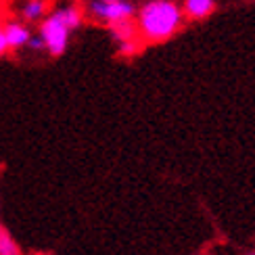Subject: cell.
I'll list each match as a JSON object with an SVG mask.
<instances>
[{"instance_id": "cell-1", "label": "cell", "mask_w": 255, "mask_h": 255, "mask_svg": "<svg viewBox=\"0 0 255 255\" xmlns=\"http://www.w3.org/2000/svg\"><path fill=\"white\" fill-rule=\"evenodd\" d=\"M138 31L144 42H165L172 38L184 23V13L176 0H146L136 10Z\"/></svg>"}, {"instance_id": "cell-2", "label": "cell", "mask_w": 255, "mask_h": 255, "mask_svg": "<svg viewBox=\"0 0 255 255\" xmlns=\"http://www.w3.org/2000/svg\"><path fill=\"white\" fill-rule=\"evenodd\" d=\"M38 34L44 38V44H46V50H48L50 57H61L69 46L71 29L67 27L65 21L59 17L57 10H52L50 15H46L42 19Z\"/></svg>"}, {"instance_id": "cell-3", "label": "cell", "mask_w": 255, "mask_h": 255, "mask_svg": "<svg viewBox=\"0 0 255 255\" xmlns=\"http://www.w3.org/2000/svg\"><path fill=\"white\" fill-rule=\"evenodd\" d=\"M88 13L92 19L101 21V23H118L124 19H134L136 6L130 0H118V2H103V0H92L88 4Z\"/></svg>"}, {"instance_id": "cell-4", "label": "cell", "mask_w": 255, "mask_h": 255, "mask_svg": "<svg viewBox=\"0 0 255 255\" xmlns=\"http://www.w3.org/2000/svg\"><path fill=\"white\" fill-rule=\"evenodd\" d=\"M2 27H4V36H6V42H8V48H15V50L27 46L29 38L34 36L25 21H8V23H4Z\"/></svg>"}, {"instance_id": "cell-5", "label": "cell", "mask_w": 255, "mask_h": 255, "mask_svg": "<svg viewBox=\"0 0 255 255\" xmlns=\"http://www.w3.org/2000/svg\"><path fill=\"white\" fill-rule=\"evenodd\" d=\"M214 10H216V0H184L182 2L184 17L193 19V21L207 19Z\"/></svg>"}, {"instance_id": "cell-6", "label": "cell", "mask_w": 255, "mask_h": 255, "mask_svg": "<svg viewBox=\"0 0 255 255\" xmlns=\"http://www.w3.org/2000/svg\"><path fill=\"white\" fill-rule=\"evenodd\" d=\"M109 27V34L115 42H124V40H130V38H138V23L134 19H124L118 21V23H111Z\"/></svg>"}, {"instance_id": "cell-7", "label": "cell", "mask_w": 255, "mask_h": 255, "mask_svg": "<svg viewBox=\"0 0 255 255\" xmlns=\"http://www.w3.org/2000/svg\"><path fill=\"white\" fill-rule=\"evenodd\" d=\"M46 10H48L46 0H25L23 6H21V19L25 23H34V21L46 17Z\"/></svg>"}, {"instance_id": "cell-8", "label": "cell", "mask_w": 255, "mask_h": 255, "mask_svg": "<svg viewBox=\"0 0 255 255\" xmlns=\"http://www.w3.org/2000/svg\"><path fill=\"white\" fill-rule=\"evenodd\" d=\"M0 255H23L15 237L0 224Z\"/></svg>"}, {"instance_id": "cell-9", "label": "cell", "mask_w": 255, "mask_h": 255, "mask_svg": "<svg viewBox=\"0 0 255 255\" xmlns=\"http://www.w3.org/2000/svg\"><path fill=\"white\" fill-rule=\"evenodd\" d=\"M140 50H142V44H140V40H138V38H130V40L118 42V52L122 57H134Z\"/></svg>"}, {"instance_id": "cell-10", "label": "cell", "mask_w": 255, "mask_h": 255, "mask_svg": "<svg viewBox=\"0 0 255 255\" xmlns=\"http://www.w3.org/2000/svg\"><path fill=\"white\" fill-rule=\"evenodd\" d=\"M27 48H29V50H34V52H42V50H46L44 38H42L40 34H34V36L29 38V42H27Z\"/></svg>"}, {"instance_id": "cell-11", "label": "cell", "mask_w": 255, "mask_h": 255, "mask_svg": "<svg viewBox=\"0 0 255 255\" xmlns=\"http://www.w3.org/2000/svg\"><path fill=\"white\" fill-rule=\"evenodd\" d=\"M8 52V42H6V36H4V27L0 25V57H4Z\"/></svg>"}, {"instance_id": "cell-12", "label": "cell", "mask_w": 255, "mask_h": 255, "mask_svg": "<svg viewBox=\"0 0 255 255\" xmlns=\"http://www.w3.org/2000/svg\"><path fill=\"white\" fill-rule=\"evenodd\" d=\"M103 2H118V0H103Z\"/></svg>"}, {"instance_id": "cell-13", "label": "cell", "mask_w": 255, "mask_h": 255, "mask_svg": "<svg viewBox=\"0 0 255 255\" xmlns=\"http://www.w3.org/2000/svg\"><path fill=\"white\" fill-rule=\"evenodd\" d=\"M40 255H48V253H40Z\"/></svg>"}, {"instance_id": "cell-14", "label": "cell", "mask_w": 255, "mask_h": 255, "mask_svg": "<svg viewBox=\"0 0 255 255\" xmlns=\"http://www.w3.org/2000/svg\"><path fill=\"white\" fill-rule=\"evenodd\" d=\"M251 255H255V253H251Z\"/></svg>"}]
</instances>
